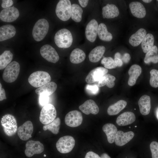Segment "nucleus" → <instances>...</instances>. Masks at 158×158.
I'll list each match as a JSON object with an SVG mask.
<instances>
[{"mask_svg":"<svg viewBox=\"0 0 158 158\" xmlns=\"http://www.w3.org/2000/svg\"><path fill=\"white\" fill-rule=\"evenodd\" d=\"M54 41L56 45L61 48H68L72 45L74 41L73 34L69 30L63 28L55 34Z\"/></svg>","mask_w":158,"mask_h":158,"instance_id":"1","label":"nucleus"},{"mask_svg":"<svg viewBox=\"0 0 158 158\" xmlns=\"http://www.w3.org/2000/svg\"><path fill=\"white\" fill-rule=\"evenodd\" d=\"M1 125L4 131L7 136L14 135L17 131V123L14 116L11 114H6L1 119Z\"/></svg>","mask_w":158,"mask_h":158,"instance_id":"2","label":"nucleus"},{"mask_svg":"<svg viewBox=\"0 0 158 158\" xmlns=\"http://www.w3.org/2000/svg\"><path fill=\"white\" fill-rule=\"evenodd\" d=\"M51 77L47 72L37 71L31 74L29 77L28 81L32 87H39L50 82Z\"/></svg>","mask_w":158,"mask_h":158,"instance_id":"3","label":"nucleus"},{"mask_svg":"<svg viewBox=\"0 0 158 158\" xmlns=\"http://www.w3.org/2000/svg\"><path fill=\"white\" fill-rule=\"evenodd\" d=\"M71 5L69 0H60L55 9V13L58 18L64 21L69 20L71 18Z\"/></svg>","mask_w":158,"mask_h":158,"instance_id":"4","label":"nucleus"},{"mask_svg":"<svg viewBox=\"0 0 158 158\" xmlns=\"http://www.w3.org/2000/svg\"><path fill=\"white\" fill-rule=\"evenodd\" d=\"M49 25L47 20L44 18L38 20L35 24L32 30L34 39L37 42L42 40L47 35Z\"/></svg>","mask_w":158,"mask_h":158,"instance_id":"5","label":"nucleus"},{"mask_svg":"<svg viewBox=\"0 0 158 158\" xmlns=\"http://www.w3.org/2000/svg\"><path fill=\"white\" fill-rule=\"evenodd\" d=\"M20 66L17 61H14L5 68L2 75L3 80L8 83H11L17 78L20 71Z\"/></svg>","mask_w":158,"mask_h":158,"instance_id":"6","label":"nucleus"},{"mask_svg":"<svg viewBox=\"0 0 158 158\" xmlns=\"http://www.w3.org/2000/svg\"><path fill=\"white\" fill-rule=\"evenodd\" d=\"M56 116L55 108L53 104L49 103L44 106L41 110L39 120L42 124L47 125L53 121Z\"/></svg>","mask_w":158,"mask_h":158,"instance_id":"7","label":"nucleus"},{"mask_svg":"<svg viewBox=\"0 0 158 158\" xmlns=\"http://www.w3.org/2000/svg\"><path fill=\"white\" fill-rule=\"evenodd\" d=\"M75 145L74 138L70 135H66L59 138L56 144L58 151L61 153L65 154L71 152Z\"/></svg>","mask_w":158,"mask_h":158,"instance_id":"8","label":"nucleus"},{"mask_svg":"<svg viewBox=\"0 0 158 158\" xmlns=\"http://www.w3.org/2000/svg\"><path fill=\"white\" fill-rule=\"evenodd\" d=\"M96 20L92 18L87 24L85 29V35L87 40L91 43H94L97 39L99 25Z\"/></svg>","mask_w":158,"mask_h":158,"instance_id":"9","label":"nucleus"},{"mask_svg":"<svg viewBox=\"0 0 158 158\" xmlns=\"http://www.w3.org/2000/svg\"><path fill=\"white\" fill-rule=\"evenodd\" d=\"M40 51L41 56L48 62L56 63L59 60V57L57 52L50 45L45 44L42 46Z\"/></svg>","mask_w":158,"mask_h":158,"instance_id":"10","label":"nucleus"},{"mask_svg":"<svg viewBox=\"0 0 158 158\" xmlns=\"http://www.w3.org/2000/svg\"><path fill=\"white\" fill-rule=\"evenodd\" d=\"M83 120L81 113L78 110H74L69 111L66 114L64 120L66 124L68 126L75 127L81 124Z\"/></svg>","mask_w":158,"mask_h":158,"instance_id":"11","label":"nucleus"},{"mask_svg":"<svg viewBox=\"0 0 158 158\" xmlns=\"http://www.w3.org/2000/svg\"><path fill=\"white\" fill-rule=\"evenodd\" d=\"M25 153L28 157H31L34 154L42 153L44 150L43 145L38 141L30 140L25 144Z\"/></svg>","mask_w":158,"mask_h":158,"instance_id":"12","label":"nucleus"},{"mask_svg":"<svg viewBox=\"0 0 158 158\" xmlns=\"http://www.w3.org/2000/svg\"><path fill=\"white\" fill-rule=\"evenodd\" d=\"M108 72V70L103 67H98L92 70L85 78L86 82L91 84L99 81Z\"/></svg>","mask_w":158,"mask_h":158,"instance_id":"13","label":"nucleus"},{"mask_svg":"<svg viewBox=\"0 0 158 158\" xmlns=\"http://www.w3.org/2000/svg\"><path fill=\"white\" fill-rule=\"evenodd\" d=\"M33 131L32 123L30 121H28L18 128L17 134L21 140H26L32 137Z\"/></svg>","mask_w":158,"mask_h":158,"instance_id":"14","label":"nucleus"},{"mask_svg":"<svg viewBox=\"0 0 158 158\" xmlns=\"http://www.w3.org/2000/svg\"><path fill=\"white\" fill-rule=\"evenodd\" d=\"M19 16L18 9L12 6L4 8L0 13V19L4 22H11L15 20Z\"/></svg>","mask_w":158,"mask_h":158,"instance_id":"15","label":"nucleus"},{"mask_svg":"<svg viewBox=\"0 0 158 158\" xmlns=\"http://www.w3.org/2000/svg\"><path fill=\"white\" fill-rule=\"evenodd\" d=\"M134 136V134L132 131L124 133L122 131H118L115 139V143L117 146H123L129 142Z\"/></svg>","mask_w":158,"mask_h":158,"instance_id":"16","label":"nucleus"},{"mask_svg":"<svg viewBox=\"0 0 158 158\" xmlns=\"http://www.w3.org/2000/svg\"><path fill=\"white\" fill-rule=\"evenodd\" d=\"M79 109L84 113L89 115L92 114L94 115L97 114L99 111L98 107L93 100L89 99L80 105Z\"/></svg>","mask_w":158,"mask_h":158,"instance_id":"17","label":"nucleus"},{"mask_svg":"<svg viewBox=\"0 0 158 158\" xmlns=\"http://www.w3.org/2000/svg\"><path fill=\"white\" fill-rule=\"evenodd\" d=\"M129 7L132 15L138 18H142L146 14L145 8L139 2L133 1L129 4Z\"/></svg>","mask_w":158,"mask_h":158,"instance_id":"18","label":"nucleus"},{"mask_svg":"<svg viewBox=\"0 0 158 158\" xmlns=\"http://www.w3.org/2000/svg\"><path fill=\"white\" fill-rule=\"evenodd\" d=\"M135 114L130 111L123 112L117 118L116 122L119 126H126L132 123L135 120Z\"/></svg>","mask_w":158,"mask_h":158,"instance_id":"19","label":"nucleus"},{"mask_svg":"<svg viewBox=\"0 0 158 158\" xmlns=\"http://www.w3.org/2000/svg\"><path fill=\"white\" fill-rule=\"evenodd\" d=\"M119 13L118 8L114 4H107L102 8V15L104 18H113L117 17Z\"/></svg>","mask_w":158,"mask_h":158,"instance_id":"20","label":"nucleus"},{"mask_svg":"<svg viewBox=\"0 0 158 158\" xmlns=\"http://www.w3.org/2000/svg\"><path fill=\"white\" fill-rule=\"evenodd\" d=\"M140 111L141 114L143 115L148 114L150 111L151 99L150 97L147 95H144L140 98L138 101Z\"/></svg>","mask_w":158,"mask_h":158,"instance_id":"21","label":"nucleus"},{"mask_svg":"<svg viewBox=\"0 0 158 158\" xmlns=\"http://www.w3.org/2000/svg\"><path fill=\"white\" fill-rule=\"evenodd\" d=\"M16 33L15 27L11 25H3L0 28V41H2L13 37Z\"/></svg>","mask_w":158,"mask_h":158,"instance_id":"22","label":"nucleus"},{"mask_svg":"<svg viewBox=\"0 0 158 158\" xmlns=\"http://www.w3.org/2000/svg\"><path fill=\"white\" fill-rule=\"evenodd\" d=\"M105 51V48L104 46L96 47L91 51L89 54V61L94 63L99 62L102 58Z\"/></svg>","mask_w":158,"mask_h":158,"instance_id":"23","label":"nucleus"},{"mask_svg":"<svg viewBox=\"0 0 158 158\" xmlns=\"http://www.w3.org/2000/svg\"><path fill=\"white\" fill-rule=\"evenodd\" d=\"M141 72V67L137 64L133 65L130 67L128 71L129 77L128 83L129 86H133L135 85Z\"/></svg>","mask_w":158,"mask_h":158,"instance_id":"24","label":"nucleus"},{"mask_svg":"<svg viewBox=\"0 0 158 158\" xmlns=\"http://www.w3.org/2000/svg\"><path fill=\"white\" fill-rule=\"evenodd\" d=\"M146 35V30L143 28H140L131 36L129 42L133 47L137 46L142 43Z\"/></svg>","mask_w":158,"mask_h":158,"instance_id":"25","label":"nucleus"},{"mask_svg":"<svg viewBox=\"0 0 158 158\" xmlns=\"http://www.w3.org/2000/svg\"><path fill=\"white\" fill-rule=\"evenodd\" d=\"M86 55L84 51L78 48L74 49L71 51L69 56L70 62L72 63H80L85 59Z\"/></svg>","mask_w":158,"mask_h":158,"instance_id":"26","label":"nucleus"},{"mask_svg":"<svg viewBox=\"0 0 158 158\" xmlns=\"http://www.w3.org/2000/svg\"><path fill=\"white\" fill-rule=\"evenodd\" d=\"M57 85L54 82L49 83L36 89L35 93L39 95H44L48 96L52 94L56 90Z\"/></svg>","mask_w":158,"mask_h":158,"instance_id":"27","label":"nucleus"},{"mask_svg":"<svg viewBox=\"0 0 158 158\" xmlns=\"http://www.w3.org/2000/svg\"><path fill=\"white\" fill-rule=\"evenodd\" d=\"M102 130L107 136L108 142L110 143H113L118 131L116 126L112 123H107L103 126Z\"/></svg>","mask_w":158,"mask_h":158,"instance_id":"28","label":"nucleus"},{"mask_svg":"<svg viewBox=\"0 0 158 158\" xmlns=\"http://www.w3.org/2000/svg\"><path fill=\"white\" fill-rule=\"evenodd\" d=\"M97 35L100 40L104 41L109 42L113 38L112 34L108 31L106 25L103 23L99 25Z\"/></svg>","mask_w":158,"mask_h":158,"instance_id":"29","label":"nucleus"},{"mask_svg":"<svg viewBox=\"0 0 158 158\" xmlns=\"http://www.w3.org/2000/svg\"><path fill=\"white\" fill-rule=\"evenodd\" d=\"M126 105V101L123 100H119L109 107L107 110V113L110 116L116 115L124 108Z\"/></svg>","mask_w":158,"mask_h":158,"instance_id":"30","label":"nucleus"},{"mask_svg":"<svg viewBox=\"0 0 158 158\" xmlns=\"http://www.w3.org/2000/svg\"><path fill=\"white\" fill-rule=\"evenodd\" d=\"M83 10L78 4L73 3L71 5V18L75 22H80L82 19Z\"/></svg>","mask_w":158,"mask_h":158,"instance_id":"31","label":"nucleus"},{"mask_svg":"<svg viewBox=\"0 0 158 158\" xmlns=\"http://www.w3.org/2000/svg\"><path fill=\"white\" fill-rule=\"evenodd\" d=\"M158 48L154 45L152 48L146 53L144 61L145 63L149 64L151 62L154 63H158Z\"/></svg>","mask_w":158,"mask_h":158,"instance_id":"32","label":"nucleus"},{"mask_svg":"<svg viewBox=\"0 0 158 158\" xmlns=\"http://www.w3.org/2000/svg\"><path fill=\"white\" fill-rule=\"evenodd\" d=\"M154 43V38L151 33L147 34L141 43V47L143 52L147 53L153 47Z\"/></svg>","mask_w":158,"mask_h":158,"instance_id":"33","label":"nucleus"},{"mask_svg":"<svg viewBox=\"0 0 158 158\" xmlns=\"http://www.w3.org/2000/svg\"><path fill=\"white\" fill-rule=\"evenodd\" d=\"M115 80L116 78L114 76L110 74H106L98 81L97 85L99 87H101L106 85L108 87L111 88L115 85Z\"/></svg>","mask_w":158,"mask_h":158,"instance_id":"34","label":"nucleus"},{"mask_svg":"<svg viewBox=\"0 0 158 158\" xmlns=\"http://www.w3.org/2000/svg\"><path fill=\"white\" fill-rule=\"evenodd\" d=\"M13 54L9 50H6L0 55V70L5 68L13 59Z\"/></svg>","mask_w":158,"mask_h":158,"instance_id":"35","label":"nucleus"},{"mask_svg":"<svg viewBox=\"0 0 158 158\" xmlns=\"http://www.w3.org/2000/svg\"><path fill=\"white\" fill-rule=\"evenodd\" d=\"M60 123V119L58 117L49 124L44 126L43 129L44 131L48 130L53 134H57L59 131Z\"/></svg>","mask_w":158,"mask_h":158,"instance_id":"36","label":"nucleus"},{"mask_svg":"<svg viewBox=\"0 0 158 158\" xmlns=\"http://www.w3.org/2000/svg\"><path fill=\"white\" fill-rule=\"evenodd\" d=\"M101 63L107 69H114L117 66L114 60L111 57L103 58L101 61Z\"/></svg>","mask_w":158,"mask_h":158,"instance_id":"37","label":"nucleus"},{"mask_svg":"<svg viewBox=\"0 0 158 158\" xmlns=\"http://www.w3.org/2000/svg\"><path fill=\"white\" fill-rule=\"evenodd\" d=\"M150 85L154 88L158 87V70L155 69L151 70L150 71Z\"/></svg>","mask_w":158,"mask_h":158,"instance_id":"38","label":"nucleus"},{"mask_svg":"<svg viewBox=\"0 0 158 158\" xmlns=\"http://www.w3.org/2000/svg\"><path fill=\"white\" fill-rule=\"evenodd\" d=\"M86 92L89 94L92 95H95L99 91V87L96 84H87L85 87Z\"/></svg>","mask_w":158,"mask_h":158,"instance_id":"39","label":"nucleus"},{"mask_svg":"<svg viewBox=\"0 0 158 158\" xmlns=\"http://www.w3.org/2000/svg\"><path fill=\"white\" fill-rule=\"evenodd\" d=\"M150 148L152 158H158V142L155 141L152 142L150 144Z\"/></svg>","mask_w":158,"mask_h":158,"instance_id":"40","label":"nucleus"},{"mask_svg":"<svg viewBox=\"0 0 158 158\" xmlns=\"http://www.w3.org/2000/svg\"><path fill=\"white\" fill-rule=\"evenodd\" d=\"M49 96L44 95H40L39 101L40 104L41 106L43 107L49 104Z\"/></svg>","mask_w":158,"mask_h":158,"instance_id":"41","label":"nucleus"},{"mask_svg":"<svg viewBox=\"0 0 158 158\" xmlns=\"http://www.w3.org/2000/svg\"><path fill=\"white\" fill-rule=\"evenodd\" d=\"M13 4V1L12 0H2L1 6L4 9L11 7Z\"/></svg>","mask_w":158,"mask_h":158,"instance_id":"42","label":"nucleus"},{"mask_svg":"<svg viewBox=\"0 0 158 158\" xmlns=\"http://www.w3.org/2000/svg\"><path fill=\"white\" fill-rule=\"evenodd\" d=\"M85 158H101L98 154L92 151H89L86 154Z\"/></svg>","mask_w":158,"mask_h":158,"instance_id":"43","label":"nucleus"},{"mask_svg":"<svg viewBox=\"0 0 158 158\" xmlns=\"http://www.w3.org/2000/svg\"><path fill=\"white\" fill-rule=\"evenodd\" d=\"M130 58L131 57L129 54L126 53L122 56L121 60L124 63H127L129 62Z\"/></svg>","mask_w":158,"mask_h":158,"instance_id":"44","label":"nucleus"},{"mask_svg":"<svg viewBox=\"0 0 158 158\" xmlns=\"http://www.w3.org/2000/svg\"><path fill=\"white\" fill-rule=\"evenodd\" d=\"M6 93L4 89L2 88L1 83H0V101H2L4 99H6Z\"/></svg>","mask_w":158,"mask_h":158,"instance_id":"45","label":"nucleus"},{"mask_svg":"<svg viewBox=\"0 0 158 158\" xmlns=\"http://www.w3.org/2000/svg\"><path fill=\"white\" fill-rule=\"evenodd\" d=\"M78 2L82 8H85L88 5L89 1L88 0H79Z\"/></svg>","mask_w":158,"mask_h":158,"instance_id":"46","label":"nucleus"},{"mask_svg":"<svg viewBox=\"0 0 158 158\" xmlns=\"http://www.w3.org/2000/svg\"><path fill=\"white\" fill-rule=\"evenodd\" d=\"M114 60L117 66L120 67L123 65V62L121 59L117 58H115Z\"/></svg>","mask_w":158,"mask_h":158,"instance_id":"47","label":"nucleus"},{"mask_svg":"<svg viewBox=\"0 0 158 158\" xmlns=\"http://www.w3.org/2000/svg\"><path fill=\"white\" fill-rule=\"evenodd\" d=\"M122 56H121L120 53L118 52L116 53L114 55V57L115 58H117L121 60Z\"/></svg>","mask_w":158,"mask_h":158,"instance_id":"48","label":"nucleus"},{"mask_svg":"<svg viewBox=\"0 0 158 158\" xmlns=\"http://www.w3.org/2000/svg\"><path fill=\"white\" fill-rule=\"evenodd\" d=\"M100 157L101 158H111L110 157L105 153L102 154Z\"/></svg>","mask_w":158,"mask_h":158,"instance_id":"49","label":"nucleus"},{"mask_svg":"<svg viewBox=\"0 0 158 158\" xmlns=\"http://www.w3.org/2000/svg\"><path fill=\"white\" fill-rule=\"evenodd\" d=\"M155 115L156 117L158 120V107L157 108L155 111Z\"/></svg>","mask_w":158,"mask_h":158,"instance_id":"50","label":"nucleus"},{"mask_svg":"<svg viewBox=\"0 0 158 158\" xmlns=\"http://www.w3.org/2000/svg\"><path fill=\"white\" fill-rule=\"evenodd\" d=\"M152 0H142V1L146 3H149L151 2Z\"/></svg>","mask_w":158,"mask_h":158,"instance_id":"51","label":"nucleus"},{"mask_svg":"<svg viewBox=\"0 0 158 158\" xmlns=\"http://www.w3.org/2000/svg\"><path fill=\"white\" fill-rule=\"evenodd\" d=\"M46 156V155L45 154H44V157H45Z\"/></svg>","mask_w":158,"mask_h":158,"instance_id":"52","label":"nucleus"},{"mask_svg":"<svg viewBox=\"0 0 158 158\" xmlns=\"http://www.w3.org/2000/svg\"><path fill=\"white\" fill-rule=\"evenodd\" d=\"M135 127H137V126H135Z\"/></svg>","mask_w":158,"mask_h":158,"instance_id":"53","label":"nucleus"},{"mask_svg":"<svg viewBox=\"0 0 158 158\" xmlns=\"http://www.w3.org/2000/svg\"><path fill=\"white\" fill-rule=\"evenodd\" d=\"M129 128H130V127H129Z\"/></svg>","mask_w":158,"mask_h":158,"instance_id":"54","label":"nucleus"},{"mask_svg":"<svg viewBox=\"0 0 158 158\" xmlns=\"http://www.w3.org/2000/svg\"><path fill=\"white\" fill-rule=\"evenodd\" d=\"M157 1H158V0H157Z\"/></svg>","mask_w":158,"mask_h":158,"instance_id":"55","label":"nucleus"}]
</instances>
